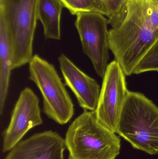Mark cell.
I'll list each match as a JSON object with an SVG mask.
<instances>
[{
  "instance_id": "obj_12",
  "label": "cell",
  "mask_w": 158,
  "mask_h": 159,
  "mask_svg": "<svg viewBox=\"0 0 158 159\" xmlns=\"http://www.w3.org/2000/svg\"><path fill=\"white\" fill-rule=\"evenodd\" d=\"M64 7L61 0H38L37 18L42 24L45 39H61L60 19Z\"/></svg>"
},
{
  "instance_id": "obj_2",
  "label": "cell",
  "mask_w": 158,
  "mask_h": 159,
  "mask_svg": "<svg viewBox=\"0 0 158 159\" xmlns=\"http://www.w3.org/2000/svg\"><path fill=\"white\" fill-rule=\"evenodd\" d=\"M68 159H116L121 140L99 123L95 111H84L70 125L65 139Z\"/></svg>"
},
{
  "instance_id": "obj_1",
  "label": "cell",
  "mask_w": 158,
  "mask_h": 159,
  "mask_svg": "<svg viewBox=\"0 0 158 159\" xmlns=\"http://www.w3.org/2000/svg\"><path fill=\"white\" fill-rule=\"evenodd\" d=\"M108 23L109 49L130 76L158 38V0H127Z\"/></svg>"
},
{
  "instance_id": "obj_5",
  "label": "cell",
  "mask_w": 158,
  "mask_h": 159,
  "mask_svg": "<svg viewBox=\"0 0 158 159\" xmlns=\"http://www.w3.org/2000/svg\"><path fill=\"white\" fill-rule=\"evenodd\" d=\"M29 79L42 95L44 113L58 124L67 123L74 115V104L53 65L35 55L29 63Z\"/></svg>"
},
{
  "instance_id": "obj_11",
  "label": "cell",
  "mask_w": 158,
  "mask_h": 159,
  "mask_svg": "<svg viewBox=\"0 0 158 159\" xmlns=\"http://www.w3.org/2000/svg\"><path fill=\"white\" fill-rule=\"evenodd\" d=\"M13 55L7 25L0 14V113L4 111L12 70Z\"/></svg>"
},
{
  "instance_id": "obj_10",
  "label": "cell",
  "mask_w": 158,
  "mask_h": 159,
  "mask_svg": "<svg viewBox=\"0 0 158 159\" xmlns=\"http://www.w3.org/2000/svg\"><path fill=\"white\" fill-rule=\"evenodd\" d=\"M58 60L65 84L73 93L79 106L84 111H95L100 93L97 81L80 70L64 54L58 57Z\"/></svg>"
},
{
  "instance_id": "obj_9",
  "label": "cell",
  "mask_w": 158,
  "mask_h": 159,
  "mask_svg": "<svg viewBox=\"0 0 158 159\" xmlns=\"http://www.w3.org/2000/svg\"><path fill=\"white\" fill-rule=\"evenodd\" d=\"M65 139L56 132L46 131L20 141L4 159H64Z\"/></svg>"
},
{
  "instance_id": "obj_13",
  "label": "cell",
  "mask_w": 158,
  "mask_h": 159,
  "mask_svg": "<svg viewBox=\"0 0 158 159\" xmlns=\"http://www.w3.org/2000/svg\"><path fill=\"white\" fill-rule=\"evenodd\" d=\"M64 7L72 15L85 12H97L103 14L96 0H61Z\"/></svg>"
},
{
  "instance_id": "obj_16",
  "label": "cell",
  "mask_w": 158,
  "mask_h": 159,
  "mask_svg": "<svg viewBox=\"0 0 158 159\" xmlns=\"http://www.w3.org/2000/svg\"><path fill=\"white\" fill-rule=\"evenodd\" d=\"M5 0H0V7L2 6Z\"/></svg>"
},
{
  "instance_id": "obj_3",
  "label": "cell",
  "mask_w": 158,
  "mask_h": 159,
  "mask_svg": "<svg viewBox=\"0 0 158 159\" xmlns=\"http://www.w3.org/2000/svg\"><path fill=\"white\" fill-rule=\"evenodd\" d=\"M117 133L135 149L158 154V107L144 94L130 91Z\"/></svg>"
},
{
  "instance_id": "obj_7",
  "label": "cell",
  "mask_w": 158,
  "mask_h": 159,
  "mask_svg": "<svg viewBox=\"0 0 158 159\" xmlns=\"http://www.w3.org/2000/svg\"><path fill=\"white\" fill-rule=\"evenodd\" d=\"M125 76L117 61L108 65L95 111L99 123L113 133H117L120 118L130 92Z\"/></svg>"
},
{
  "instance_id": "obj_14",
  "label": "cell",
  "mask_w": 158,
  "mask_h": 159,
  "mask_svg": "<svg viewBox=\"0 0 158 159\" xmlns=\"http://www.w3.org/2000/svg\"><path fill=\"white\" fill-rule=\"evenodd\" d=\"M151 71H158V38L136 66L133 74H139Z\"/></svg>"
},
{
  "instance_id": "obj_8",
  "label": "cell",
  "mask_w": 158,
  "mask_h": 159,
  "mask_svg": "<svg viewBox=\"0 0 158 159\" xmlns=\"http://www.w3.org/2000/svg\"><path fill=\"white\" fill-rule=\"evenodd\" d=\"M42 123L39 98L31 89L26 88L20 92L3 134L2 152L10 151L28 131Z\"/></svg>"
},
{
  "instance_id": "obj_4",
  "label": "cell",
  "mask_w": 158,
  "mask_h": 159,
  "mask_svg": "<svg viewBox=\"0 0 158 159\" xmlns=\"http://www.w3.org/2000/svg\"><path fill=\"white\" fill-rule=\"evenodd\" d=\"M38 0H5L0 7L7 25L12 55V70L30 62L37 24Z\"/></svg>"
},
{
  "instance_id": "obj_15",
  "label": "cell",
  "mask_w": 158,
  "mask_h": 159,
  "mask_svg": "<svg viewBox=\"0 0 158 159\" xmlns=\"http://www.w3.org/2000/svg\"><path fill=\"white\" fill-rule=\"evenodd\" d=\"M103 15L108 19L112 18L118 13L127 0H96Z\"/></svg>"
},
{
  "instance_id": "obj_6",
  "label": "cell",
  "mask_w": 158,
  "mask_h": 159,
  "mask_svg": "<svg viewBox=\"0 0 158 159\" xmlns=\"http://www.w3.org/2000/svg\"><path fill=\"white\" fill-rule=\"evenodd\" d=\"M76 16L75 25L83 51L91 60L98 76L103 78L109 60L108 19L97 12L79 13Z\"/></svg>"
}]
</instances>
